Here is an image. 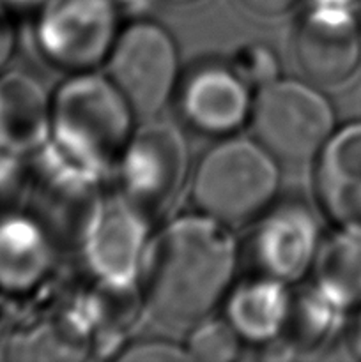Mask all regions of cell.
I'll return each instance as SVG.
<instances>
[{
	"label": "cell",
	"mask_w": 361,
	"mask_h": 362,
	"mask_svg": "<svg viewBox=\"0 0 361 362\" xmlns=\"http://www.w3.org/2000/svg\"><path fill=\"white\" fill-rule=\"evenodd\" d=\"M34 158L30 182L35 207L32 214L46 226L55 243L81 246L105 205L99 193V173L67 159L52 144Z\"/></svg>",
	"instance_id": "obj_8"
},
{
	"label": "cell",
	"mask_w": 361,
	"mask_h": 362,
	"mask_svg": "<svg viewBox=\"0 0 361 362\" xmlns=\"http://www.w3.org/2000/svg\"><path fill=\"white\" fill-rule=\"evenodd\" d=\"M120 198L147 216L165 212L188 173V147L176 126L149 122L134 129L119 163Z\"/></svg>",
	"instance_id": "obj_6"
},
{
	"label": "cell",
	"mask_w": 361,
	"mask_h": 362,
	"mask_svg": "<svg viewBox=\"0 0 361 362\" xmlns=\"http://www.w3.org/2000/svg\"><path fill=\"white\" fill-rule=\"evenodd\" d=\"M14 11L9 6L0 2V73L7 71V64L16 52V23L13 18Z\"/></svg>",
	"instance_id": "obj_22"
},
{
	"label": "cell",
	"mask_w": 361,
	"mask_h": 362,
	"mask_svg": "<svg viewBox=\"0 0 361 362\" xmlns=\"http://www.w3.org/2000/svg\"><path fill=\"white\" fill-rule=\"evenodd\" d=\"M292 306L287 283L264 274L234 286L225 297L229 324L241 339L257 345L271 343L285 332Z\"/></svg>",
	"instance_id": "obj_16"
},
{
	"label": "cell",
	"mask_w": 361,
	"mask_h": 362,
	"mask_svg": "<svg viewBox=\"0 0 361 362\" xmlns=\"http://www.w3.org/2000/svg\"><path fill=\"white\" fill-rule=\"evenodd\" d=\"M311 274L314 288L345 313L361 306V233L340 230L321 243Z\"/></svg>",
	"instance_id": "obj_17"
},
{
	"label": "cell",
	"mask_w": 361,
	"mask_h": 362,
	"mask_svg": "<svg viewBox=\"0 0 361 362\" xmlns=\"http://www.w3.org/2000/svg\"><path fill=\"white\" fill-rule=\"evenodd\" d=\"M55 239L32 212L0 214V296H27L48 278Z\"/></svg>",
	"instance_id": "obj_14"
},
{
	"label": "cell",
	"mask_w": 361,
	"mask_h": 362,
	"mask_svg": "<svg viewBox=\"0 0 361 362\" xmlns=\"http://www.w3.org/2000/svg\"><path fill=\"white\" fill-rule=\"evenodd\" d=\"M280 163L246 138H223L198 161L191 194L198 211L227 226L260 218L280 186Z\"/></svg>",
	"instance_id": "obj_3"
},
{
	"label": "cell",
	"mask_w": 361,
	"mask_h": 362,
	"mask_svg": "<svg viewBox=\"0 0 361 362\" xmlns=\"http://www.w3.org/2000/svg\"><path fill=\"white\" fill-rule=\"evenodd\" d=\"M315 191L324 214L361 233V122L338 127L315 159Z\"/></svg>",
	"instance_id": "obj_13"
},
{
	"label": "cell",
	"mask_w": 361,
	"mask_h": 362,
	"mask_svg": "<svg viewBox=\"0 0 361 362\" xmlns=\"http://www.w3.org/2000/svg\"><path fill=\"white\" fill-rule=\"evenodd\" d=\"M163 2L173 4V6H183V4H191L195 2V0H163Z\"/></svg>",
	"instance_id": "obj_27"
},
{
	"label": "cell",
	"mask_w": 361,
	"mask_h": 362,
	"mask_svg": "<svg viewBox=\"0 0 361 362\" xmlns=\"http://www.w3.org/2000/svg\"><path fill=\"white\" fill-rule=\"evenodd\" d=\"M23 156H18L0 147V207L9 205L20 197L27 180Z\"/></svg>",
	"instance_id": "obj_20"
},
{
	"label": "cell",
	"mask_w": 361,
	"mask_h": 362,
	"mask_svg": "<svg viewBox=\"0 0 361 362\" xmlns=\"http://www.w3.org/2000/svg\"><path fill=\"white\" fill-rule=\"evenodd\" d=\"M134 112L110 78L76 73L52 98L50 144L101 175L115 166L133 136Z\"/></svg>",
	"instance_id": "obj_2"
},
{
	"label": "cell",
	"mask_w": 361,
	"mask_h": 362,
	"mask_svg": "<svg viewBox=\"0 0 361 362\" xmlns=\"http://www.w3.org/2000/svg\"><path fill=\"white\" fill-rule=\"evenodd\" d=\"M234 69L253 87H265L271 81L278 80V62L269 48L260 45H250L237 52L234 60Z\"/></svg>",
	"instance_id": "obj_19"
},
{
	"label": "cell",
	"mask_w": 361,
	"mask_h": 362,
	"mask_svg": "<svg viewBox=\"0 0 361 362\" xmlns=\"http://www.w3.org/2000/svg\"><path fill=\"white\" fill-rule=\"evenodd\" d=\"M239 2L258 16H278L287 13L296 0H239Z\"/></svg>",
	"instance_id": "obj_23"
},
{
	"label": "cell",
	"mask_w": 361,
	"mask_h": 362,
	"mask_svg": "<svg viewBox=\"0 0 361 362\" xmlns=\"http://www.w3.org/2000/svg\"><path fill=\"white\" fill-rule=\"evenodd\" d=\"M124 362H170V361H191L186 349L166 341H144L127 346L119 356Z\"/></svg>",
	"instance_id": "obj_21"
},
{
	"label": "cell",
	"mask_w": 361,
	"mask_h": 362,
	"mask_svg": "<svg viewBox=\"0 0 361 362\" xmlns=\"http://www.w3.org/2000/svg\"><path fill=\"white\" fill-rule=\"evenodd\" d=\"M236 267L237 244L229 226L202 212L173 219L145 251V304L166 324L195 325L225 300Z\"/></svg>",
	"instance_id": "obj_1"
},
{
	"label": "cell",
	"mask_w": 361,
	"mask_h": 362,
	"mask_svg": "<svg viewBox=\"0 0 361 362\" xmlns=\"http://www.w3.org/2000/svg\"><path fill=\"white\" fill-rule=\"evenodd\" d=\"M250 122L255 140L285 165L315 161L336 131L329 99L311 83L283 78L258 88Z\"/></svg>",
	"instance_id": "obj_4"
},
{
	"label": "cell",
	"mask_w": 361,
	"mask_h": 362,
	"mask_svg": "<svg viewBox=\"0 0 361 362\" xmlns=\"http://www.w3.org/2000/svg\"><path fill=\"white\" fill-rule=\"evenodd\" d=\"M317 2H338V4H347V6H354L357 0H317Z\"/></svg>",
	"instance_id": "obj_26"
},
{
	"label": "cell",
	"mask_w": 361,
	"mask_h": 362,
	"mask_svg": "<svg viewBox=\"0 0 361 362\" xmlns=\"http://www.w3.org/2000/svg\"><path fill=\"white\" fill-rule=\"evenodd\" d=\"M191 361L230 362L236 361L241 350V336L229 320L205 317L197 322L186 343Z\"/></svg>",
	"instance_id": "obj_18"
},
{
	"label": "cell",
	"mask_w": 361,
	"mask_h": 362,
	"mask_svg": "<svg viewBox=\"0 0 361 362\" xmlns=\"http://www.w3.org/2000/svg\"><path fill=\"white\" fill-rule=\"evenodd\" d=\"M52 99L35 78L20 71L0 73V147L34 156L50 144Z\"/></svg>",
	"instance_id": "obj_15"
},
{
	"label": "cell",
	"mask_w": 361,
	"mask_h": 362,
	"mask_svg": "<svg viewBox=\"0 0 361 362\" xmlns=\"http://www.w3.org/2000/svg\"><path fill=\"white\" fill-rule=\"evenodd\" d=\"M294 42L308 80L321 85L347 81L361 64V21L354 6L311 0L301 14Z\"/></svg>",
	"instance_id": "obj_9"
},
{
	"label": "cell",
	"mask_w": 361,
	"mask_h": 362,
	"mask_svg": "<svg viewBox=\"0 0 361 362\" xmlns=\"http://www.w3.org/2000/svg\"><path fill=\"white\" fill-rule=\"evenodd\" d=\"M106 62L110 80L134 115H156L179 85L176 41L168 30L152 21H137L120 30Z\"/></svg>",
	"instance_id": "obj_5"
},
{
	"label": "cell",
	"mask_w": 361,
	"mask_h": 362,
	"mask_svg": "<svg viewBox=\"0 0 361 362\" xmlns=\"http://www.w3.org/2000/svg\"><path fill=\"white\" fill-rule=\"evenodd\" d=\"M149 218L124 198L103 205L84 240L92 274L106 286L131 288L147 251Z\"/></svg>",
	"instance_id": "obj_10"
},
{
	"label": "cell",
	"mask_w": 361,
	"mask_h": 362,
	"mask_svg": "<svg viewBox=\"0 0 361 362\" xmlns=\"http://www.w3.org/2000/svg\"><path fill=\"white\" fill-rule=\"evenodd\" d=\"M319 246L317 219L303 204L268 209L251 239V251L260 274L287 285L311 272Z\"/></svg>",
	"instance_id": "obj_12"
},
{
	"label": "cell",
	"mask_w": 361,
	"mask_h": 362,
	"mask_svg": "<svg viewBox=\"0 0 361 362\" xmlns=\"http://www.w3.org/2000/svg\"><path fill=\"white\" fill-rule=\"evenodd\" d=\"M119 32L112 0H48L35 25V41L48 62L76 74L108 60Z\"/></svg>",
	"instance_id": "obj_7"
},
{
	"label": "cell",
	"mask_w": 361,
	"mask_h": 362,
	"mask_svg": "<svg viewBox=\"0 0 361 362\" xmlns=\"http://www.w3.org/2000/svg\"><path fill=\"white\" fill-rule=\"evenodd\" d=\"M251 85L234 67L202 66L180 87V115L191 129L207 136H234L250 120Z\"/></svg>",
	"instance_id": "obj_11"
},
{
	"label": "cell",
	"mask_w": 361,
	"mask_h": 362,
	"mask_svg": "<svg viewBox=\"0 0 361 362\" xmlns=\"http://www.w3.org/2000/svg\"><path fill=\"white\" fill-rule=\"evenodd\" d=\"M0 2L9 6L13 11H16V9H23V7L35 6V4L42 2V0H0Z\"/></svg>",
	"instance_id": "obj_25"
},
{
	"label": "cell",
	"mask_w": 361,
	"mask_h": 362,
	"mask_svg": "<svg viewBox=\"0 0 361 362\" xmlns=\"http://www.w3.org/2000/svg\"><path fill=\"white\" fill-rule=\"evenodd\" d=\"M349 346L353 356L361 359V306L357 308V315L353 322V327H350Z\"/></svg>",
	"instance_id": "obj_24"
}]
</instances>
